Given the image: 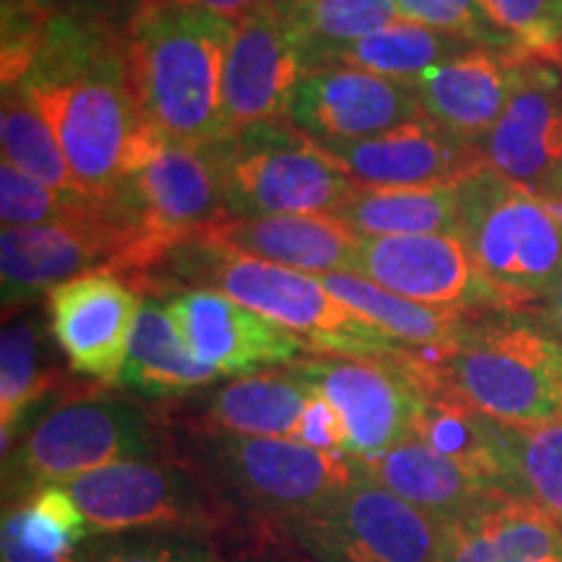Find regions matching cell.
Instances as JSON below:
<instances>
[{"label": "cell", "instance_id": "23", "mask_svg": "<svg viewBox=\"0 0 562 562\" xmlns=\"http://www.w3.org/2000/svg\"><path fill=\"white\" fill-rule=\"evenodd\" d=\"M364 463L372 480L440 526L459 521L469 513L480 510L482 505L505 497V492L492 487L472 469L438 453L417 438L404 440L402 446Z\"/></svg>", "mask_w": 562, "mask_h": 562}, {"label": "cell", "instance_id": "13", "mask_svg": "<svg viewBox=\"0 0 562 562\" xmlns=\"http://www.w3.org/2000/svg\"><path fill=\"white\" fill-rule=\"evenodd\" d=\"M357 277L422 305L459 313L508 311L476 269L459 232L412 237H362Z\"/></svg>", "mask_w": 562, "mask_h": 562}, {"label": "cell", "instance_id": "10", "mask_svg": "<svg viewBox=\"0 0 562 562\" xmlns=\"http://www.w3.org/2000/svg\"><path fill=\"white\" fill-rule=\"evenodd\" d=\"M91 533L133 529H188L216 533L237 510L216 495L188 461H123L63 484Z\"/></svg>", "mask_w": 562, "mask_h": 562}, {"label": "cell", "instance_id": "18", "mask_svg": "<svg viewBox=\"0 0 562 562\" xmlns=\"http://www.w3.org/2000/svg\"><path fill=\"white\" fill-rule=\"evenodd\" d=\"M362 186H461L487 167L480 146L469 144L430 117H419L381 136L321 144Z\"/></svg>", "mask_w": 562, "mask_h": 562}, {"label": "cell", "instance_id": "15", "mask_svg": "<svg viewBox=\"0 0 562 562\" xmlns=\"http://www.w3.org/2000/svg\"><path fill=\"white\" fill-rule=\"evenodd\" d=\"M50 334L76 375L104 385L121 383L140 292L117 273H83L47 292Z\"/></svg>", "mask_w": 562, "mask_h": 562}, {"label": "cell", "instance_id": "41", "mask_svg": "<svg viewBox=\"0 0 562 562\" xmlns=\"http://www.w3.org/2000/svg\"><path fill=\"white\" fill-rule=\"evenodd\" d=\"M175 3L206 9L211 13H216V16H224L229 21H243L245 16H250V13L271 9V5L281 3V0H175Z\"/></svg>", "mask_w": 562, "mask_h": 562}, {"label": "cell", "instance_id": "14", "mask_svg": "<svg viewBox=\"0 0 562 562\" xmlns=\"http://www.w3.org/2000/svg\"><path fill=\"white\" fill-rule=\"evenodd\" d=\"M128 240L112 211L91 222L3 227L0 235V290L3 311L30 307L66 281L83 273H121Z\"/></svg>", "mask_w": 562, "mask_h": 562}, {"label": "cell", "instance_id": "8", "mask_svg": "<svg viewBox=\"0 0 562 562\" xmlns=\"http://www.w3.org/2000/svg\"><path fill=\"white\" fill-rule=\"evenodd\" d=\"M229 216L336 214L357 182L286 117L245 125L211 146Z\"/></svg>", "mask_w": 562, "mask_h": 562}, {"label": "cell", "instance_id": "27", "mask_svg": "<svg viewBox=\"0 0 562 562\" xmlns=\"http://www.w3.org/2000/svg\"><path fill=\"white\" fill-rule=\"evenodd\" d=\"M459 186H360L336 220L362 237H412L459 232Z\"/></svg>", "mask_w": 562, "mask_h": 562}, {"label": "cell", "instance_id": "25", "mask_svg": "<svg viewBox=\"0 0 562 562\" xmlns=\"http://www.w3.org/2000/svg\"><path fill=\"white\" fill-rule=\"evenodd\" d=\"M440 562H562V526L524 497H497L442 529Z\"/></svg>", "mask_w": 562, "mask_h": 562}, {"label": "cell", "instance_id": "5", "mask_svg": "<svg viewBox=\"0 0 562 562\" xmlns=\"http://www.w3.org/2000/svg\"><path fill=\"white\" fill-rule=\"evenodd\" d=\"M108 201L128 240L121 273L131 279L178 243L229 216L211 146L178 144L149 123L138 133L123 180Z\"/></svg>", "mask_w": 562, "mask_h": 562}, {"label": "cell", "instance_id": "11", "mask_svg": "<svg viewBox=\"0 0 562 562\" xmlns=\"http://www.w3.org/2000/svg\"><path fill=\"white\" fill-rule=\"evenodd\" d=\"M315 562H440L442 529L368 474L331 503L281 521Z\"/></svg>", "mask_w": 562, "mask_h": 562}, {"label": "cell", "instance_id": "24", "mask_svg": "<svg viewBox=\"0 0 562 562\" xmlns=\"http://www.w3.org/2000/svg\"><path fill=\"white\" fill-rule=\"evenodd\" d=\"M311 396L313 385L292 368L240 375L201 398L191 432L294 440Z\"/></svg>", "mask_w": 562, "mask_h": 562}, {"label": "cell", "instance_id": "36", "mask_svg": "<svg viewBox=\"0 0 562 562\" xmlns=\"http://www.w3.org/2000/svg\"><path fill=\"white\" fill-rule=\"evenodd\" d=\"M526 55L562 63V0H476Z\"/></svg>", "mask_w": 562, "mask_h": 562}, {"label": "cell", "instance_id": "1", "mask_svg": "<svg viewBox=\"0 0 562 562\" xmlns=\"http://www.w3.org/2000/svg\"><path fill=\"white\" fill-rule=\"evenodd\" d=\"M125 30L102 21L42 19L30 68L16 81L50 123L79 188L100 199L115 193L146 125Z\"/></svg>", "mask_w": 562, "mask_h": 562}, {"label": "cell", "instance_id": "33", "mask_svg": "<svg viewBox=\"0 0 562 562\" xmlns=\"http://www.w3.org/2000/svg\"><path fill=\"white\" fill-rule=\"evenodd\" d=\"M505 461L513 495L533 503L562 526V422L508 425Z\"/></svg>", "mask_w": 562, "mask_h": 562}, {"label": "cell", "instance_id": "9", "mask_svg": "<svg viewBox=\"0 0 562 562\" xmlns=\"http://www.w3.org/2000/svg\"><path fill=\"white\" fill-rule=\"evenodd\" d=\"M193 463L216 495L235 510L279 521L336 501L368 476V463L326 453L290 438H237L191 432Z\"/></svg>", "mask_w": 562, "mask_h": 562}, {"label": "cell", "instance_id": "4", "mask_svg": "<svg viewBox=\"0 0 562 562\" xmlns=\"http://www.w3.org/2000/svg\"><path fill=\"white\" fill-rule=\"evenodd\" d=\"M235 21L206 9L146 0L125 30L131 79L144 121L188 146L229 136L224 68Z\"/></svg>", "mask_w": 562, "mask_h": 562}, {"label": "cell", "instance_id": "42", "mask_svg": "<svg viewBox=\"0 0 562 562\" xmlns=\"http://www.w3.org/2000/svg\"><path fill=\"white\" fill-rule=\"evenodd\" d=\"M531 313L537 315V318L542 321L544 326L550 328V331L562 341V279L554 284V290L547 294V297L539 302L537 307H533Z\"/></svg>", "mask_w": 562, "mask_h": 562}, {"label": "cell", "instance_id": "38", "mask_svg": "<svg viewBox=\"0 0 562 562\" xmlns=\"http://www.w3.org/2000/svg\"><path fill=\"white\" fill-rule=\"evenodd\" d=\"M40 19L102 21L112 26H128L146 0H21Z\"/></svg>", "mask_w": 562, "mask_h": 562}, {"label": "cell", "instance_id": "19", "mask_svg": "<svg viewBox=\"0 0 562 562\" xmlns=\"http://www.w3.org/2000/svg\"><path fill=\"white\" fill-rule=\"evenodd\" d=\"M305 74V58L284 16V0L235 21L224 68L229 131L284 117L292 91Z\"/></svg>", "mask_w": 562, "mask_h": 562}, {"label": "cell", "instance_id": "32", "mask_svg": "<svg viewBox=\"0 0 562 562\" xmlns=\"http://www.w3.org/2000/svg\"><path fill=\"white\" fill-rule=\"evenodd\" d=\"M284 16L311 70L321 53L396 24L402 11L396 0H284Z\"/></svg>", "mask_w": 562, "mask_h": 562}, {"label": "cell", "instance_id": "30", "mask_svg": "<svg viewBox=\"0 0 562 562\" xmlns=\"http://www.w3.org/2000/svg\"><path fill=\"white\" fill-rule=\"evenodd\" d=\"M45 323L24 311L0 334V432L3 459L30 425L32 412L55 393V370L45 362Z\"/></svg>", "mask_w": 562, "mask_h": 562}, {"label": "cell", "instance_id": "40", "mask_svg": "<svg viewBox=\"0 0 562 562\" xmlns=\"http://www.w3.org/2000/svg\"><path fill=\"white\" fill-rule=\"evenodd\" d=\"M81 550V547H79ZM79 550L70 554H45L26 544L21 537L19 521L13 510H5L3 518V562H79Z\"/></svg>", "mask_w": 562, "mask_h": 562}, {"label": "cell", "instance_id": "22", "mask_svg": "<svg viewBox=\"0 0 562 562\" xmlns=\"http://www.w3.org/2000/svg\"><path fill=\"white\" fill-rule=\"evenodd\" d=\"M199 237L302 273H357L362 235L331 214L227 216Z\"/></svg>", "mask_w": 562, "mask_h": 562}, {"label": "cell", "instance_id": "39", "mask_svg": "<svg viewBox=\"0 0 562 562\" xmlns=\"http://www.w3.org/2000/svg\"><path fill=\"white\" fill-rule=\"evenodd\" d=\"M294 440L326 453H349L347 427H344L341 414L336 412V406L315 389L311 402L305 406V414H302L297 438Z\"/></svg>", "mask_w": 562, "mask_h": 562}, {"label": "cell", "instance_id": "20", "mask_svg": "<svg viewBox=\"0 0 562 562\" xmlns=\"http://www.w3.org/2000/svg\"><path fill=\"white\" fill-rule=\"evenodd\" d=\"M480 151L487 167L531 191L562 170V63L531 55L524 83Z\"/></svg>", "mask_w": 562, "mask_h": 562}, {"label": "cell", "instance_id": "21", "mask_svg": "<svg viewBox=\"0 0 562 562\" xmlns=\"http://www.w3.org/2000/svg\"><path fill=\"white\" fill-rule=\"evenodd\" d=\"M531 55L474 47L412 81L425 117L480 146L526 79Z\"/></svg>", "mask_w": 562, "mask_h": 562}, {"label": "cell", "instance_id": "17", "mask_svg": "<svg viewBox=\"0 0 562 562\" xmlns=\"http://www.w3.org/2000/svg\"><path fill=\"white\" fill-rule=\"evenodd\" d=\"M175 326L195 360L227 375H252L263 368L294 364L307 344L261 313L214 290H191L165 300Z\"/></svg>", "mask_w": 562, "mask_h": 562}, {"label": "cell", "instance_id": "12", "mask_svg": "<svg viewBox=\"0 0 562 562\" xmlns=\"http://www.w3.org/2000/svg\"><path fill=\"white\" fill-rule=\"evenodd\" d=\"M290 368L321 391L341 414L349 453L378 459L414 438L427 393L398 360H355V357H311Z\"/></svg>", "mask_w": 562, "mask_h": 562}, {"label": "cell", "instance_id": "35", "mask_svg": "<svg viewBox=\"0 0 562 562\" xmlns=\"http://www.w3.org/2000/svg\"><path fill=\"white\" fill-rule=\"evenodd\" d=\"M79 562H220L214 533L188 529H133L89 533Z\"/></svg>", "mask_w": 562, "mask_h": 562}, {"label": "cell", "instance_id": "6", "mask_svg": "<svg viewBox=\"0 0 562 562\" xmlns=\"http://www.w3.org/2000/svg\"><path fill=\"white\" fill-rule=\"evenodd\" d=\"M459 235L508 311H533L562 279V220L542 195L484 167L459 186Z\"/></svg>", "mask_w": 562, "mask_h": 562}, {"label": "cell", "instance_id": "7", "mask_svg": "<svg viewBox=\"0 0 562 562\" xmlns=\"http://www.w3.org/2000/svg\"><path fill=\"white\" fill-rule=\"evenodd\" d=\"M170 440L165 425L144 406L94 396L55 404L26 425L3 459L5 503H24L47 484L123 461L170 459L161 456Z\"/></svg>", "mask_w": 562, "mask_h": 562}, {"label": "cell", "instance_id": "26", "mask_svg": "<svg viewBox=\"0 0 562 562\" xmlns=\"http://www.w3.org/2000/svg\"><path fill=\"white\" fill-rule=\"evenodd\" d=\"M222 378L195 360L165 300L144 297L121 385L146 398H178Z\"/></svg>", "mask_w": 562, "mask_h": 562}, {"label": "cell", "instance_id": "28", "mask_svg": "<svg viewBox=\"0 0 562 562\" xmlns=\"http://www.w3.org/2000/svg\"><path fill=\"white\" fill-rule=\"evenodd\" d=\"M315 277L336 300L375 323L378 328H383L385 334H391L409 349L451 347L467 321L474 315L422 305V302L383 290L381 284L357 277V273H315Z\"/></svg>", "mask_w": 562, "mask_h": 562}, {"label": "cell", "instance_id": "3", "mask_svg": "<svg viewBox=\"0 0 562 562\" xmlns=\"http://www.w3.org/2000/svg\"><path fill=\"white\" fill-rule=\"evenodd\" d=\"M425 393H448L516 427L562 422V341L531 311L474 313L451 347L409 349Z\"/></svg>", "mask_w": 562, "mask_h": 562}, {"label": "cell", "instance_id": "34", "mask_svg": "<svg viewBox=\"0 0 562 562\" xmlns=\"http://www.w3.org/2000/svg\"><path fill=\"white\" fill-rule=\"evenodd\" d=\"M110 211V201L100 195H66L42 186L11 161L0 165V220L3 227H34V224H70L100 220Z\"/></svg>", "mask_w": 562, "mask_h": 562}, {"label": "cell", "instance_id": "29", "mask_svg": "<svg viewBox=\"0 0 562 562\" xmlns=\"http://www.w3.org/2000/svg\"><path fill=\"white\" fill-rule=\"evenodd\" d=\"M474 47L476 45H472V42H463L459 37H451V34L435 32L430 26L402 19L381 32L370 34V37L321 53L313 60V68L347 66L385 76V79L393 81L412 83L425 70L461 58V55L472 53Z\"/></svg>", "mask_w": 562, "mask_h": 562}, {"label": "cell", "instance_id": "43", "mask_svg": "<svg viewBox=\"0 0 562 562\" xmlns=\"http://www.w3.org/2000/svg\"><path fill=\"white\" fill-rule=\"evenodd\" d=\"M533 193L542 195L547 206H550V209L554 211V214H558L560 220H562V170L554 172L552 178L547 180L544 186H539L537 191H533Z\"/></svg>", "mask_w": 562, "mask_h": 562}, {"label": "cell", "instance_id": "2", "mask_svg": "<svg viewBox=\"0 0 562 562\" xmlns=\"http://www.w3.org/2000/svg\"><path fill=\"white\" fill-rule=\"evenodd\" d=\"M138 292L214 290L297 334L313 355L398 360L409 347L334 297L315 273L258 261L224 245L191 237L133 277Z\"/></svg>", "mask_w": 562, "mask_h": 562}, {"label": "cell", "instance_id": "31", "mask_svg": "<svg viewBox=\"0 0 562 562\" xmlns=\"http://www.w3.org/2000/svg\"><path fill=\"white\" fill-rule=\"evenodd\" d=\"M0 144L3 159L42 186L66 195L87 193L70 172L60 140L19 83H3L0 100Z\"/></svg>", "mask_w": 562, "mask_h": 562}, {"label": "cell", "instance_id": "37", "mask_svg": "<svg viewBox=\"0 0 562 562\" xmlns=\"http://www.w3.org/2000/svg\"><path fill=\"white\" fill-rule=\"evenodd\" d=\"M396 5L402 19L472 42L484 50L524 53L508 34L492 24L476 0H396Z\"/></svg>", "mask_w": 562, "mask_h": 562}, {"label": "cell", "instance_id": "16", "mask_svg": "<svg viewBox=\"0 0 562 562\" xmlns=\"http://www.w3.org/2000/svg\"><path fill=\"white\" fill-rule=\"evenodd\" d=\"M286 121L318 144L381 136L425 117L409 83L360 68H313L294 87Z\"/></svg>", "mask_w": 562, "mask_h": 562}]
</instances>
